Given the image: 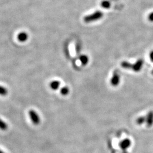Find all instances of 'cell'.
<instances>
[{"mask_svg":"<svg viewBox=\"0 0 153 153\" xmlns=\"http://www.w3.org/2000/svg\"><path fill=\"white\" fill-rule=\"evenodd\" d=\"M103 14L101 12L97 11V12H95L92 14H90V15L85 17L84 21L86 23L91 22L92 21H96L98 19H101L103 17Z\"/></svg>","mask_w":153,"mask_h":153,"instance_id":"obj_1","label":"cell"},{"mask_svg":"<svg viewBox=\"0 0 153 153\" xmlns=\"http://www.w3.org/2000/svg\"><path fill=\"white\" fill-rule=\"evenodd\" d=\"M28 115L32 123L35 125H38L40 122V118L38 113L35 111L31 110L28 111Z\"/></svg>","mask_w":153,"mask_h":153,"instance_id":"obj_2","label":"cell"},{"mask_svg":"<svg viewBox=\"0 0 153 153\" xmlns=\"http://www.w3.org/2000/svg\"><path fill=\"white\" fill-rule=\"evenodd\" d=\"M131 145V141L129 139H125L120 143V147L123 149H127Z\"/></svg>","mask_w":153,"mask_h":153,"instance_id":"obj_3","label":"cell"},{"mask_svg":"<svg viewBox=\"0 0 153 153\" xmlns=\"http://www.w3.org/2000/svg\"><path fill=\"white\" fill-rule=\"evenodd\" d=\"M28 39V34L25 32H20L18 35V39L21 42H25Z\"/></svg>","mask_w":153,"mask_h":153,"instance_id":"obj_4","label":"cell"},{"mask_svg":"<svg viewBox=\"0 0 153 153\" xmlns=\"http://www.w3.org/2000/svg\"><path fill=\"white\" fill-rule=\"evenodd\" d=\"M60 82L58 81H53L50 83V87L51 89L53 90L58 89L60 87Z\"/></svg>","mask_w":153,"mask_h":153,"instance_id":"obj_5","label":"cell"},{"mask_svg":"<svg viewBox=\"0 0 153 153\" xmlns=\"http://www.w3.org/2000/svg\"><path fill=\"white\" fill-rule=\"evenodd\" d=\"M79 60L83 65H86L89 62V58L86 55H81L79 57Z\"/></svg>","mask_w":153,"mask_h":153,"instance_id":"obj_6","label":"cell"},{"mask_svg":"<svg viewBox=\"0 0 153 153\" xmlns=\"http://www.w3.org/2000/svg\"><path fill=\"white\" fill-rule=\"evenodd\" d=\"M142 64H143V61L140 60H139L136 64H135L134 66H133V69L136 71H139L141 69V68H142Z\"/></svg>","mask_w":153,"mask_h":153,"instance_id":"obj_7","label":"cell"},{"mask_svg":"<svg viewBox=\"0 0 153 153\" xmlns=\"http://www.w3.org/2000/svg\"><path fill=\"white\" fill-rule=\"evenodd\" d=\"M111 84L113 86H117L119 82V76L117 74L114 75V76L112 77V78L111 79Z\"/></svg>","mask_w":153,"mask_h":153,"instance_id":"obj_8","label":"cell"},{"mask_svg":"<svg viewBox=\"0 0 153 153\" xmlns=\"http://www.w3.org/2000/svg\"><path fill=\"white\" fill-rule=\"evenodd\" d=\"M8 125L7 124L2 120L1 119H0V129L2 130H6L8 129Z\"/></svg>","mask_w":153,"mask_h":153,"instance_id":"obj_9","label":"cell"},{"mask_svg":"<svg viewBox=\"0 0 153 153\" xmlns=\"http://www.w3.org/2000/svg\"><path fill=\"white\" fill-rule=\"evenodd\" d=\"M69 92V89L68 87H63L60 90V93L62 95L66 96L67 95Z\"/></svg>","mask_w":153,"mask_h":153,"instance_id":"obj_10","label":"cell"},{"mask_svg":"<svg viewBox=\"0 0 153 153\" xmlns=\"http://www.w3.org/2000/svg\"><path fill=\"white\" fill-rule=\"evenodd\" d=\"M101 5H102L103 8H104L105 9H108L110 7L111 4L108 1H102V3H101Z\"/></svg>","mask_w":153,"mask_h":153,"instance_id":"obj_11","label":"cell"},{"mask_svg":"<svg viewBox=\"0 0 153 153\" xmlns=\"http://www.w3.org/2000/svg\"><path fill=\"white\" fill-rule=\"evenodd\" d=\"M7 94H8L7 89L5 88L0 86V95L6 96Z\"/></svg>","mask_w":153,"mask_h":153,"instance_id":"obj_12","label":"cell"},{"mask_svg":"<svg viewBox=\"0 0 153 153\" xmlns=\"http://www.w3.org/2000/svg\"><path fill=\"white\" fill-rule=\"evenodd\" d=\"M149 19L152 21H153V13H152L151 14H150L149 15Z\"/></svg>","mask_w":153,"mask_h":153,"instance_id":"obj_13","label":"cell"},{"mask_svg":"<svg viewBox=\"0 0 153 153\" xmlns=\"http://www.w3.org/2000/svg\"><path fill=\"white\" fill-rule=\"evenodd\" d=\"M150 58H151V60L152 61H153V51H152L150 53Z\"/></svg>","mask_w":153,"mask_h":153,"instance_id":"obj_14","label":"cell"},{"mask_svg":"<svg viewBox=\"0 0 153 153\" xmlns=\"http://www.w3.org/2000/svg\"><path fill=\"white\" fill-rule=\"evenodd\" d=\"M0 153H4L3 152H2V150H1V149H0Z\"/></svg>","mask_w":153,"mask_h":153,"instance_id":"obj_15","label":"cell"}]
</instances>
